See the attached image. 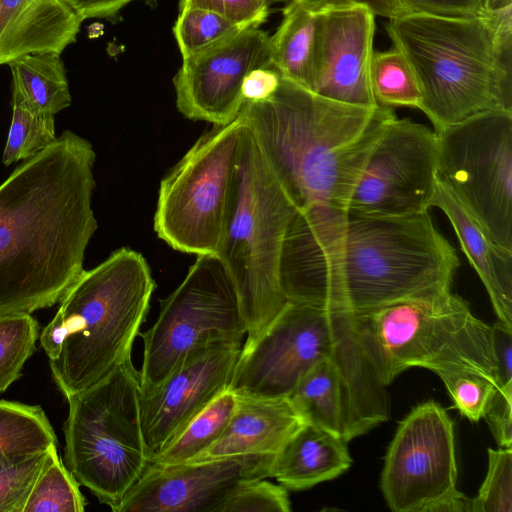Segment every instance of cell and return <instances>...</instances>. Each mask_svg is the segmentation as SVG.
<instances>
[{
	"mask_svg": "<svg viewBox=\"0 0 512 512\" xmlns=\"http://www.w3.org/2000/svg\"><path fill=\"white\" fill-rule=\"evenodd\" d=\"M459 264L428 212L382 217L312 207L288 227L280 282L288 301L361 313L450 290Z\"/></svg>",
	"mask_w": 512,
	"mask_h": 512,
	"instance_id": "1",
	"label": "cell"
},
{
	"mask_svg": "<svg viewBox=\"0 0 512 512\" xmlns=\"http://www.w3.org/2000/svg\"><path fill=\"white\" fill-rule=\"evenodd\" d=\"M92 144L70 130L0 185V315L59 303L97 229Z\"/></svg>",
	"mask_w": 512,
	"mask_h": 512,
	"instance_id": "2",
	"label": "cell"
},
{
	"mask_svg": "<svg viewBox=\"0 0 512 512\" xmlns=\"http://www.w3.org/2000/svg\"><path fill=\"white\" fill-rule=\"evenodd\" d=\"M267 167L297 211L346 210L392 108L359 107L320 96L281 77L267 100L239 114Z\"/></svg>",
	"mask_w": 512,
	"mask_h": 512,
	"instance_id": "3",
	"label": "cell"
},
{
	"mask_svg": "<svg viewBox=\"0 0 512 512\" xmlns=\"http://www.w3.org/2000/svg\"><path fill=\"white\" fill-rule=\"evenodd\" d=\"M386 32L409 62L434 131L512 111V8L469 17L401 13Z\"/></svg>",
	"mask_w": 512,
	"mask_h": 512,
	"instance_id": "4",
	"label": "cell"
},
{
	"mask_svg": "<svg viewBox=\"0 0 512 512\" xmlns=\"http://www.w3.org/2000/svg\"><path fill=\"white\" fill-rule=\"evenodd\" d=\"M143 255L122 247L71 285L39 340L67 399L131 356L155 289Z\"/></svg>",
	"mask_w": 512,
	"mask_h": 512,
	"instance_id": "5",
	"label": "cell"
},
{
	"mask_svg": "<svg viewBox=\"0 0 512 512\" xmlns=\"http://www.w3.org/2000/svg\"><path fill=\"white\" fill-rule=\"evenodd\" d=\"M296 212L245 126L216 255L235 286L246 341L257 338L288 302L280 282V260Z\"/></svg>",
	"mask_w": 512,
	"mask_h": 512,
	"instance_id": "6",
	"label": "cell"
},
{
	"mask_svg": "<svg viewBox=\"0 0 512 512\" xmlns=\"http://www.w3.org/2000/svg\"><path fill=\"white\" fill-rule=\"evenodd\" d=\"M360 345L386 386L410 367L473 369L495 379L491 326L451 290L353 313ZM497 387V386H496Z\"/></svg>",
	"mask_w": 512,
	"mask_h": 512,
	"instance_id": "7",
	"label": "cell"
},
{
	"mask_svg": "<svg viewBox=\"0 0 512 512\" xmlns=\"http://www.w3.org/2000/svg\"><path fill=\"white\" fill-rule=\"evenodd\" d=\"M141 391L140 371L129 356L96 384L67 398L64 463L113 512L150 464Z\"/></svg>",
	"mask_w": 512,
	"mask_h": 512,
	"instance_id": "8",
	"label": "cell"
},
{
	"mask_svg": "<svg viewBox=\"0 0 512 512\" xmlns=\"http://www.w3.org/2000/svg\"><path fill=\"white\" fill-rule=\"evenodd\" d=\"M244 129L239 115L227 125H214L162 179L153 227L172 249L216 255Z\"/></svg>",
	"mask_w": 512,
	"mask_h": 512,
	"instance_id": "9",
	"label": "cell"
},
{
	"mask_svg": "<svg viewBox=\"0 0 512 512\" xmlns=\"http://www.w3.org/2000/svg\"><path fill=\"white\" fill-rule=\"evenodd\" d=\"M361 350L353 313L288 301L257 338L245 341L228 390L288 398L318 362Z\"/></svg>",
	"mask_w": 512,
	"mask_h": 512,
	"instance_id": "10",
	"label": "cell"
},
{
	"mask_svg": "<svg viewBox=\"0 0 512 512\" xmlns=\"http://www.w3.org/2000/svg\"><path fill=\"white\" fill-rule=\"evenodd\" d=\"M435 133L438 178L512 252V111L481 113Z\"/></svg>",
	"mask_w": 512,
	"mask_h": 512,
	"instance_id": "11",
	"label": "cell"
},
{
	"mask_svg": "<svg viewBox=\"0 0 512 512\" xmlns=\"http://www.w3.org/2000/svg\"><path fill=\"white\" fill-rule=\"evenodd\" d=\"M143 340L142 388L158 385L194 348L217 339L243 340L246 324L233 281L215 254L198 255L165 299Z\"/></svg>",
	"mask_w": 512,
	"mask_h": 512,
	"instance_id": "12",
	"label": "cell"
},
{
	"mask_svg": "<svg viewBox=\"0 0 512 512\" xmlns=\"http://www.w3.org/2000/svg\"><path fill=\"white\" fill-rule=\"evenodd\" d=\"M437 136L410 119L393 118L375 144L348 211L403 217L428 212L437 182Z\"/></svg>",
	"mask_w": 512,
	"mask_h": 512,
	"instance_id": "13",
	"label": "cell"
},
{
	"mask_svg": "<svg viewBox=\"0 0 512 512\" xmlns=\"http://www.w3.org/2000/svg\"><path fill=\"white\" fill-rule=\"evenodd\" d=\"M453 422L435 401L414 407L388 447L381 490L394 512H424L457 491Z\"/></svg>",
	"mask_w": 512,
	"mask_h": 512,
	"instance_id": "14",
	"label": "cell"
},
{
	"mask_svg": "<svg viewBox=\"0 0 512 512\" xmlns=\"http://www.w3.org/2000/svg\"><path fill=\"white\" fill-rule=\"evenodd\" d=\"M242 340L217 339L192 349L139 405L150 461L215 398L228 390Z\"/></svg>",
	"mask_w": 512,
	"mask_h": 512,
	"instance_id": "15",
	"label": "cell"
},
{
	"mask_svg": "<svg viewBox=\"0 0 512 512\" xmlns=\"http://www.w3.org/2000/svg\"><path fill=\"white\" fill-rule=\"evenodd\" d=\"M182 59L173 78L178 111L194 121L224 126L236 119L244 104L245 76L272 66L270 36L260 28L245 29Z\"/></svg>",
	"mask_w": 512,
	"mask_h": 512,
	"instance_id": "16",
	"label": "cell"
},
{
	"mask_svg": "<svg viewBox=\"0 0 512 512\" xmlns=\"http://www.w3.org/2000/svg\"><path fill=\"white\" fill-rule=\"evenodd\" d=\"M276 455H245L176 465L150 463L118 512H216L242 481L271 477Z\"/></svg>",
	"mask_w": 512,
	"mask_h": 512,
	"instance_id": "17",
	"label": "cell"
},
{
	"mask_svg": "<svg viewBox=\"0 0 512 512\" xmlns=\"http://www.w3.org/2000/svg\"><path fill=\"white\" fill-rule=\"evenodd\" d=\"M375 17L360 6L324 8L312 92L348 105L378 106L369 77Z\"/></svg>",
	"mask_w": 512,
	"mask_h": 512,
	"instance_id": "18",
	"label": "cell"
},
{
	"mask_svg": "<svg viewBox=\"0 0 512 512\" xmlns=\"http://www.w3.org/2000/svg\"><path fill=\"white\" fill-rule=\"evenodd\" d=\"M232 417L219 439L188 462L245 455H276L306 422L288 398L237 395Z\"/></svg>",
	"mask_w": 512,
	"mask_h": 512,
	"instance_id": "19",
	"label": "cell"
},
{
	"mask_svg": "<svg viewBox=\"0 0 512 512\" xmlns=\"http://www.w3.org/2000/svg\"><path fill=\"white\" fill-rule=\"evenodd\" d=\"M82 22L64 0H0V64L29 54L60 55L76 41Z\"/></svg>",
	"mask_w": 512,
	"mask_h": 512,
	"instance_id": "20",
	"label": "cell"
},
{
	"mask_svg": "<svg viewBox=\"0 0 512 512\" xmlns=\"http://www.w3.org/2000/svg\"><path fill=\"white\" fill-rule=\"evenodd\" d=\"M431 206L451 222L460 246L488 292L499 321L512 328V252L498 246L438 177Z\"/></svg>",
	"mask_w": 512,
	"mask_h": 512,
	"instance_id": "21",
	"label": "cell"
},
{
	"mask_svg": "<svg viewBox=\"0 0 512 512\" xmlns=\"http://www.w3.org/2000/svg\"><path fill=\"white\" fill-rule=\"evenodd\" d=\"M351 464L347 441L305 423L276 454L271 477L287 490L301 491L338 477Z\"/></svg>",
	"mask_w": 512,
	"mask_h": 512,
	"instance_id": "22",
	"label": "cell"
},
{
	"mask_svg": "<svg viewBox=\"0 0 512 512\" xmlns=\"http://www.w3.org/2000/svg\"><path fill=\"white\" fill-rule=\"evenodd\" d=\"M323 13L324 7L315 0H288L280 25L270 36L272 66L281 77L310 91Z\"/></svg>",
	"mask_w": 512,
	"mask_h": 512,
	"instance_id": "23",
	"label": "cell"
},
{
	"mask_svg": "<svg viewBox=\"0 0 512 512\" xmlns=\"http://www.w3.org/2000/svg\"><path fill=\"white\" fill-rule=\"evenodd\" d=\"M13 78L12 93L32 109L54 115L71 104L64 63L59 54H29L8 63Z\"/></svg>",
	"mask_w": 512,
	"mask_h": 512,
	"instance_id": "24",
	"label": "cell"
},
{
	"mask_svg": "<svg viewBox=\"0 0 512 512\" xmlns=\"http://www.w3.org/2000/svg\"><path fill=\"white\" fill-rule=\"evenodd\" d=\"M237 397L226 390L197 414L186 427L150 461L156 465L186 463L213 445L226 429Z\"/></svg>",
	"mask_w": 512,
	"mask_h": 512,
	"instance_id": "25",
	"label": "cell"
},
{
	"mask_svg": "<svg viewBox=\"0 0 512 512\" xmlns=\"http://www.w3.org/2000/svg\"><path fill=\"white\" fill-rule=\"evenodd\" d=\"M53 444L58 439L41 406L0 400V452L36 453Z\"/></svg>",
	"mask_w": 512,
	"mask_h": 512,
	"instance_id": "26",
	"label": "cell"
},
{
	"mask_svg": "<svg viewBox=\"0 0 512 512\" xmlns=\"http://www.w3.org/2000/svg\"><path fill=\"white\" fill-rule=\"evenodd\" d=\"M369 77L377 105L419 109L421 91L416 76L397 47L373 52Z\"/></svg>",
	"mask_w": 512,
	"mask_h": 512,
	"instance_id": "27",
	"label": "cell"
},
{
	"mask_svg": "<svg viewBox=\"0 0 512 512\" xmlns=\"http://www.w3.org/2000/svg\"><path fill=\"white\" fill-rule=\"evenodd\" d=\"M85 506L80 483L61 460L58 445H52L23 512H83Z\"/></svg>",
	"mask_w": 512,
	"mask_h": 512,
	"instance_id": "28",
	"label": "cell"
},
{
	"mask_svg": "<svg viewBox=\"0 0 512 512\" xmlns=\"http://www.w3.org/2000/svg\"><path fill=\"white\" fill-rule=\"evenodd\" d=\"M12 121L2 163L6 166L36 155L56 140L54 115L29 107L12 93Z\"/></svg>",
	"mask_w": 512,
	"mask_h": 512,
	"instance_id": "29",
	"label": "cell"
},
{
	"mask_svg": "<svg viewBox=\"0 0 512 512\" xmlns=\"http://www.w3.org/2000/svg\"><path fill=\"white\" fill-rule=\"evenodd\" d=\"M39 335V324L31 313L0 315V394L22 375Z\"/></svg>",
	"mask_w": 512,
	"mask_h": 512,
	"instance_id": "30",
	"label": "cell"
},
{
	"mask_svg": "<svg viewBox=\"0 0 512 512\" xmlns=\"http://www.w3.org/2000/svg\"><path fill=\"white\" fill-rule=\"evenodd\" d=\"M245 29L212 11L183 8L179 10L173 33L182 58H186L217 45Z\"/></svg>",
	"mask_w": 512,
	"mask_h": 512,
	"instance_id": "31",
	"label": "cell"
},
{
	"mask_svg": "<svg viewBox=\"0 0 512 512\" xmlns=\"http://www.w3.org/2000/svg\"><path fill=\"white\" fill-rule=\"evenodd\" d=\"M50 447L36 453L0 452V512H23Z\"/></svg>",
	"mask_w": 512,
	"mask_h": 512,
	"instance_id": "32",
	"label": "cell"
},
{
	"mask_svg": "<svg viewBox=\"0 0 512 512\" xmlns=\"http://www.w3.org/2000/svg\"><path fill=\"white\" fill-rule=\"evenodd\" d=\"M443 381L459 412L471 422L483 418L485 408L496 390L493 379L473 369L446 367L434 371Z\"/></svg>",
	"mask_w": 512,
	"mask_h": 512,
	"instance_id": "33",
	"label": "cell"
},
{
	"mask_svg": "<svg viewBox=\"0 0 512 512\" xmlns=\"http://www.w3.org/2000/svg\"><path fill=\"white\" fill-rule=\"evenodd\" d=\"M488 471L472 512H512V447L489 448Z\"/></svg>",
	"mask_w": 512,
	"mask_h": 512,
	"instance_id": "34",
	"label": "cell"
},
{
	"mask_svg": "<svg viewBox=\"0 0 512 512\" xmlns=\"http://www.w3.org/2000/svg\"><path fill=\"white\" fill-rule=\"evenodd\" d=\"M288 491L282 485L264 479L237 484L216 512H290Z\"/></svg>",
	"mask_w": 512,
	"mask_h": 512,
	"instance_id": "35",
	"label": "cell"
},
{
	"mask_svg": "<svg viewBox=\"0 0 512 512\" xmlns=\"http://www.w3.org/2000/svg\"><path fill=\"white\" fill-rule=\"evenodd\" d=\"M183 8L209 10L246 29L259 28L269 16V7L260 0H181L179 10Z\"/></svg>",
	"mask_w": 512,
	"mask_h": 512,
	"instance_id": "36",
	"label": "cell"
},
{
	"mask_svg": "<svg viewBox=\"0 0 512 512\" xmlns=\"http://www.w3.org/2000/svg\"><path fill=\"white\" fill-rule=\"evenodd\" d=\"M402 13L469 17L485 10V0H395Z\"/></svg>",
	"mask_w": 512,
	"mask_h": 512,
	"instance_id": "37",
	"label": "cell"
},
{
	"mask_svg": "<svg viewBox=\"0 0 512 512\" xmlns=\"http://www.w3.org/2000/svg\"><path fill=\"white\" fill-rule=\"evenodd\" d=\"M483 418L500 447H512V392L496 388Z\"/></svg>",
	"mask_w": 512,
	"mask_h": 512,
	"instance_id": "38",
	"label": "cell"
},
{
	"mask_svg": "<svg viewBox=\"0 0 512 512\" xmlns=\"http://www.w3.org/2000/svg\"><path fill=\"white\" fill-rule=\"evenodd\" d=\"M491 346L498 389L512 392V328L502 322L491 326Z\"/></svg>",
	"mask_w": 512,
	"mask_h": 512,
	"instance_id": "39",
	"label": "cell"
},
{
	"mask_svg": "<svg viewBox=\"0 0 512 512\" xmlns=\"http://www.w3.org/2000/svg\"><path fill=\"white\" fill-rule=\"evenodd\" d=\"M281 75L273 67H260L250 71L242 84L244 102H259L269 99L278 89Z\"/></svg>",
	"mask_w": 512,
	"mask_h": 512,
	"instance_id": "40",
	"label": "cell"
},
{
	"mask_svg": "<svg viewBox=\"0 0 512 512\" xmlns=\"http://www.w3.org/2000/svg\"><path fill=\"white\" fill-rule=\"evenodd\" d=\"M82 18L105 19L116 23L121 19V10L134 0H64ZM145 4L154 8L158 0H144Z\"/></svg>",
	"mask_w": 512,
	"mask_h": 512,
	"instance_id": "41",
	"label": "cell"
},
{
	"mask_svg": "<svg viewBox=\"0 0 512 512\" xmlns=\"http://www.w3.org/2000/svg\"><path fill=\"white\" fill-rule=\"evenodd\" d=\"M324 8L360 6L369 9L375 16L387 19L402 13L395 0H315Z\"/></svg>",
	"mask_w": 512,
	"mask_h": 512,
	"instance_id": "42",
	"label": "cell"
},
{
	"mask_svg": "<svg viewBox=\"0 0 512 512\" xmlns=\"http://www.w3.org/2000/svg\"><path fill=\"white\" fill-rule=\"evenodd\" d=\"M424 512H472V498L457 490L429 505Z\"/></svg>",
	"mask_w": 512,
	"mask_h": 512,
	"instance_id": "43",
	"label": "cell"
},
{
	"mask_svg": "<svg viewBox=\"0 0 512 512\" xmlns=\"http://www.w3.org/2000/svg\"><path fill=\"white\" fill-rule=\"evenodd\" d=\"M512 8V0H485L486 11H496Z\"/></svg>",
	"mask_w": 512,
	"mask_h": 512,
	"instance_id": "44",
	"label": "cell"
},
{
	"mask_svg": "<svg viewBox=\"0 0 512 512\" xmlns=\"http://www.w3.org/2000/svg\"><path fill=\"white\" fill-rule=\"evenodd\" d=\"M263 4H265L267 7H270L271 5L278 4V3H286L288 0H260Z\"/></svg>",
	"mask_w": 512,
	"mask_h": 512,
	"instance_id": "45",
	"label": "cell"
}]
</instances>
